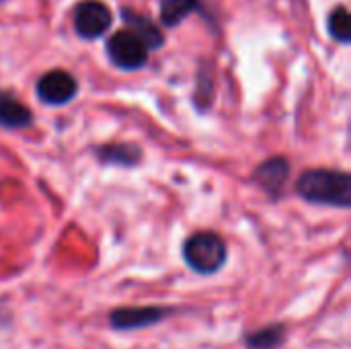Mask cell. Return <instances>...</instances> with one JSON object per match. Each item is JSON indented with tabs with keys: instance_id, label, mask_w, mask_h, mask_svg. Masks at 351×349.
Instances as JSON below:
<instances>
[{
	"instance_id": "obj_7",
	"label": "cell",
	"mask_w": 351,
	"mask_h": 349,
	"mask_svg": "<svg viewBox=\"0 0 351 349\" xmlns=\"http://www.w3.org/2000/svg\"><path fill=\"white\" fill-rule=\"evenodd\" d=\"M288 177H290V160L286 156H271L263 160L253 173L255 185L261 187L271 200L282 197Z\"/></svg>"
},
{
	"instance_id": "obj_12",
	"label": "cell",
	"mask_w": 351,
	"mask_h": 349,
	"mask_svg": "<svg viewBox=\"0 0 351 349\" xmlns=\"http://www.w3.org/2000/svg\"><path fill=\"white\" fill-rule=\"evenodd\" d=\"M197 10H202L199 0H160V23L165 27H177Z\"/></svg>"
},
{
	"instance_id": "obj_6",
	"label": "cell",
	"mask_w": 351,
	"mask_h": 349,
	"mask_svg": "<svg viewBox=\"0 0 351 349\" xmlns=\"http://www.w3.org/2000/svg\"><path fill=\"white\" fill-rule=\"evenodd\" d=\"M35 93H37L39 101H43L45 105H66L76 97L78 82L70 72L56 68V70L45 72L37 80Z\"/></svg>"
},
{
	"instance_id": "obj_11",
	"label": "cell",
	"mask_w": 351,
	"mask_h": 349,
	"mask_svg": "<svg viewBox=\"0 0 351 349\" xmlns=\"http://www.w3.org/2000/svg\"><path fill=\"white\" fill-rule=\"evenodd\" d=\"M286 341V325L284 323H271L261 327L259 331H253L245 337L247 349H278Z\"/></svg>"
},
{
	"instance_id": "obj_8",
	"label": "cell",
	"mask_w": 351,
	"mask_h": 349,
	"mask_svg": "<svg viewBox=\"0 0 351 349\" xmlns=\"http://www.w3.org/2000/svg\"><path fill=\"white\" fill-rule=\"evenodd\" d=\"M95 156L101 165H107V167L134 169L142 160V148L138 144H132V142L101 144L95 148Z\"/></svg>"
},
{
	"instance_id": "obj_2",
	"label": "cell",
	"mask_w": 351,
	"mask_h": 349,
	"mask_svg": "<svg viewBox=\"0 0 351 349\" xmlns=\"http://www.w3.org/2000/svg\"><path fill=\"white\" fill-rule=\"evenodd\" d=\"M228 259V247L224 239L212 230L195 232L183 243V261L199 276L218 274Z\"/></svg>"
},
{
	"instance_id": "obj_9",
	"label": "cell",
	"mask_w": 351,
	"mask_h": 349,
	"mask_svg": "<svg viewBox=\"0 0 351 349\" xmlns=\"http://www.w3.org/2000/svg\"><path fill=\"white\" fill-rule=\"evenodd\" d=\"M33 125V111L10 91H0V128L27 130Z\"/></svg>"
},
{
	"instance_id": "obj_10",
	"label": "cell",
	"mask_w": 351,
	"mask_h": 349,
	"mask_svg": "<svg viewBox=\"0 0 351 349\" xmlns=\"http://www.w3.org/2000/svg\"><path fill=\"white\" fill-rule=\"evenodd\" d=\"M121 21L128 25V29L132 31V33H136L144 43H146V47L148 49H158V47H162L165 45V35H162V31L154 25V21L152 19H148L146 14H142V12H136V10H132V8H121Z\"/></svg>"
},
{
	"instance_id": "obj_15",
	"label": "cell",
	"mask_w": 351,
	"mask_h": 349,
	"mask_svg": "<svg viewBox=\"0 0 351 349\" xmlns=\"http://www.w3.org/2000/svg\"><path fill=\"white\" fill-rule=\"evenodd\" d=\"M0 2H2V0H0Z\"/></svg>"
},
{
	"instance_id": "obj_5",
	"label": "cell",
	"mask_w": 351,
	"mask_h": 349,
	"mask_svg": "<svg viewBox=\"0 0 351 349\" xmlns=\"http://www.w3.org/2000/svg\"><path fill=\"white\" fill-rule=\"evenodd\" d=\"M173 313L169 306H121L109 315V325L115 331H136L152 327Z\"/></svg>"
},
{
	"instance_id": "obj_14",
	"label": "cell",
	"mask_w": 351,
	"mask_h": 349,
	"mask_svg": "<svg viewBox=\"0 0 351 349\" xmlns=\"http://www.w3.org/2000/svg\"><path fill=\"white\" fill-rule=\"evenodd\" d=\"M212 91H214V84H212V66H206V68L202 66L199 68V78H197V95H195L197 107H202V103H206L204 109L210 107V103H212Z\"/></svg>"
},
{
	"instance_id": "obj_4",
	"label": "cell",
	"mask_w": 351,
	"mask_h": 349,
	"mask_svg": "<svg viewBox=\"0 0 351 349\" xmlns=\"http://www.w3.org/2000/svg\"><path fill=\"white\" fill-rule=\"evenodd\" d=\"M113 14L109 6L101 0H80L74 6L72 23L74 31L82 39H99L111 27Z\"/></svg>"
},
{
	"instance_id": "obj_13",
	"label": "cell",
	"mask_w": 351,
	"mask_h": 349,
	"mask_svg": "<svg viewBox=\"0 0 351 349\" xmlns=\"http://www.w3.org/2000/svg\"><path fill=\"white\" fill-rule=\"evenodd\" d=\"M327 31L337 41L348 45L351 41V16L346 6H335L327 19Z\"/></svg>"
},
{
	"instance_id": "obj_1",
	"label": "cell",
	"mask_w": 351,
	"mask_h": 349,
	"mask_svg": "<svg viewBox=\"0 0 351 349\" xmlns=\"http://www.w3.org/2000/svg\"><path fill=\"white\" fill-rule=\"evenodd\" d=\"M296 195L308 204L351 208V175L333 169H306L296 181Z\"/></svg>"
},
{
	"instance_id": "obj_3",
	"label": "cell",
	"mask_w": 351,
	"mask_h": 349,
	"mask_svg": "<svg viewBox=\"0 0 351 349\" xmlns=\"http://www.w3.org/2000/svg\"><path fill=\"white\" fill-rule=\"evenodd\" d=\"M105 51H107L109 62L117 66L119 70L144 68L148 62V53H150L146 43L130 29L113 33L105 43Z\"/></svg>"
}]
</instances>
